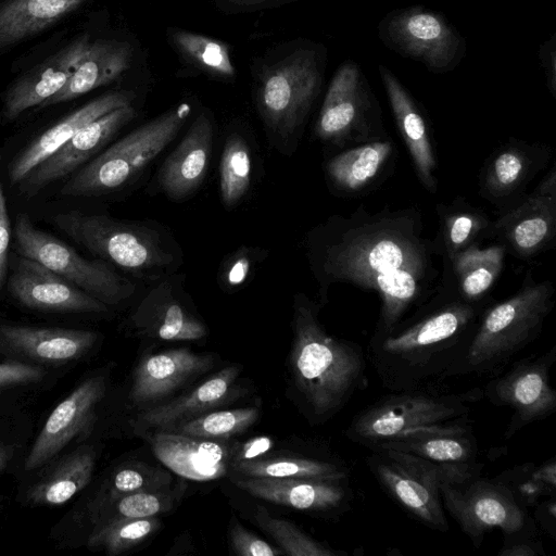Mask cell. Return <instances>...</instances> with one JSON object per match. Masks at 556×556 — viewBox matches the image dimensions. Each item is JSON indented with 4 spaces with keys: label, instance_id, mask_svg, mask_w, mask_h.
I'll return each mask as SVG.
<instances>
[{
    "label": "cell",
    "instance_id": "6da1fadb",
    "mask_svg": "<svg viewBox=\"0 0 556 556\" xmlns=\"http://www.w3.org/2000/svg\"><path fill=\"white\" fill-rule=\"evenodd\" d=\"M324 245L321 274L378 292L381 306L376 329L387 330L422 306L438 277L434 248L422 236L416 213L354 212L338 218Z\"/></svg>",
    "mask_w": 556,
    "mask_h": 556
},
{
    "label": "cell",
    "instance_id": "7a4b0ae2",
    "mask_svg": "<svg viewBox=\"0 0 556 556\" xmlns=\"http://www.w3.org/2000/svg\"><path fill=\"white\" fill-rule=\"evenodd\" d=\"M479 303L460 296L422 305L387 330L375 329L366 359L383 388L417 390L454 377L477 329Z\"/></svg>",
    "mask_w": 556,
    "mask_h": 556
},
{
    "label": "cell",
    "instance_id": "3957f363",
    "mask_svg": "<svg viewBox=\"0 0 556 556\" xmlns=\"http://www.w3.org/2000/svg\"><path fill=\"white\" fill-rule=\"evenodd\" d=\"M293 308V383L311 418L323 422L367 387L366 355L358 344L329 334L303 294L295 296Z\"/></svg>",
    "mask_w": 556,
    "mask_h": 556
},
{
    "label": "cell",
    "instance_id": "277c9868",
    "mask_svg": "<svg viewBox=\"0 0 556 556\" xmlns=\"http://www.w3.org/2000/svg\"><path fill=\"white\" fill-rule=\"evenodd\" d=\"M481 390L435 393L425 389L391 392L359 410L345 437L367 448L410 438L472 429L470 404Z\"/></svg>",
    "mask_w": 556,
    "mask_h": 556
},
{
    "label": "cell",
    "instance_id": "5b68a950",
    "mask_svg": "<svg viewBox=\"0 0 556 556\" xmlns=\"http://www.w3.org/2000/svg\"><path fill=\"white\" fill-rule=\"evenodd\" d=\"M548 281L530 279L509 299L484 308L455 376H495L534 341L554 306Z\"/></svg>",
    "mask_w": 556,
    "mask_h": 556
},
{
    "label": "cell",
    "instance_id": "8992f818",
    "mask_svg": "<svg viewBox=\"0 0 556 556\" xmlns=\"http://www.w3.org/2000/svg\"><path fill=\"white\" fill-rule=\"evenodd\" d=\"M53 223L100 260L140 278H159L176 260L162 235L141 224L77 211L59 213Z\"/></svg>",
    "mask_w": 556,
    "mask_h": 556
},
{
    "label": "cell",
    "instance_id": "52a82bcc",
    "mask_svg": "<svg viewBox=\"0 0 556 556\" xmlns=\"http://www.w3.org/2000/svg\"><path fill=\"white\" fill-rule=\"evenodd\" d=\"M190 113L181 103L134 129L80 169L61 194L91 197L125 187L176 138Z\"/></svg>",
    "mask_w": 556,
    "mask_h": 556
},
{
    "label": "cell",
    "instance_id": "ba28073f",
    "mask_svg": "<svg viewBox=\"0 0 556 556\" xmlns=\"http://www.w3.org/2000/svg\"><path fill=\"white\" fill-rule=\"evenodd\" d=\"M14 232L21 256L40 263L106 305L118 304L135 293L136 286L106 262L83 257L61 239L35 227L27 214L16 216Z\"/></svg>",
    "mask_w": 556,
    "mask_h": 556
},
{
    "label": "cell",
    "instance_id": "9c48e42d",
    "mask_svg": "<svg viewBox=\"0 0 556 556\" xmlns=\"http://www.w3.org/2000/svg\"><path fill=\"white\" fill-rule=\"evenodd\" d=\"M439 488L444 510L476 547L494 529H500L505 538H520L533 528L527 509L495 478L477 476L462 482L440 481Z\"/></svg>",
    "mask_w": 556,
    "mask_h": 556
},
{
    "label": "cell",
    "instance_id": "30bf717a",
    "mask_svg": "<svg viewBox=\"0 0 556 556\" xmlns=\"http://www.w3.org/2000/svg\"><path fill=\"white\" fill-rule=\"evenodd\" d=\"M319 85L312 51H295L266 70L257 90V108L276 141L290 142L299 132Z\"/></svg>",
    "mask_w": 556,
    "mask_h": 556
},
{
    "label": "cell",
    "instance_id": "8fae6325",
    "mask_svg": "<svg viewBox=\"0 0 556 556\" xmlns=\"http://www.w3.org/2000/svg\"><path fill=\"white\" fill-rule=\"evenodd\" d=\"M369 451L366 463L381 489L415 520L446 532L439 468L408 452L381 446Z\"/></svg>",
    "mask_w": 556,
    "mask_h": 556
},
{
    "label": "cell",
    "instance_id": "7c38bea8",
    "mask_svg": "<svg viewBox=\"0 0 556 556\" xmlns=\"http://www.w3.org/2000/svg\"><path fill=\"white\" fill-rule=\"evenodd\" d=\"M555 361L556 346H552L540 355L518 361L485 384L482 395L491 404L513 410L504 432L505 439L555 412L556 392L551 384V369Z\"/></svg>",
    "mask_w": 556,
    "mask_h": 556
},
{
    "label": "cell",
    "instance_id": "4fadbf2b",
    "mask_svg": "<svg viewBox=\"0 0 556 556\" xmlns=\"http://www.w3.org/2000/svg\"><path fill=\"white\" fill-rule=\"evenodd\" d=\"M105 393L104 375L90 376L79 383L48 416L24 458L23 469L36 471L59 456L72 441L87 439Z\"/></svg>",
    "mask_w": 556,
    "mask_h": 556
},
{
    "label": "cell",
    "instance_id": "5bb4252c",
    "mask_svg": "<svg viewBox=\"0 0 556 556\" xmlns=\"http://www.w3.org/2000/svg\"><path fill=\"white\" fill-rule=\"evenodd\" d=\"M97 340L85 329L0 325V356L61 369L86 356Z\"/></svg>",
    "mask_w": 556,
    "mask_h": 556
},
{
    "label": "cell",
    "instance_id": "9a60e30c",
    "mask_svg": "<svg viewBox=\"0 0 556 556\" xmlns=\"http://www.w3.org/2000/svg\"><path fill=\"white\" fill-rule=\"evenodd\" d=\"M8 288L20 304L34 311L76 314H103L109 311L104 302L24 256L15 262Z\"/></svg>",
    "mask_w": 556,
    "mask_h": 556
},
{
    "label": "cell",
    "instance_id": "2e32d148",
    "mask_svg": "<svg viewBox=\"0 0 556 556\" xmlns=\"http://www.w3.org/2000/svg\"><path fill=\"white\" fill-rule=\"evenodd\" d=\"M556 176L552 168L536 189L505 213L493 227L519 257H531L544 249L555 237Z\"/></svg>",
    "mask_w": 556,
    "mask_h": 556
},
{
    "label": "cell",
    "instance_id": "e0dca14e",
    "mask_svg": "<svg viewBox=\"0 0 556 556\" xmlns=\"http://www.w3.org/2000/svg\"><path fill=\"white\" fill-rule=\"evenodd\" d=\"M231 480L239 489L254 497L311 513H344L353 500L349 480L330 481L239 475L232 476Z\"/></svg>",
    "mask_w": 556,
    "mask_h": 556
},
{
    "label": "cell",
    "instance_id": "ac0fdd59",
    "mask_svg": "<svg viewBox=\"0 0 556 556\" xmlns=\"http://www.w3.org/2000/svg\"><path fill=\"white\" fill-rule=\"evenodd\" d=\"M135 116L136 110L129 104L115 109L81 128L25 177L21 182L24 192L34 194L75 170L103 148Z\"/></svg>",
    "mask_w": 556,
    "mask_h": 556
},
{
    "label": "cell",
    "instance_id": "d6986e66",
    "mask_svg": "<svg viewBox=\"0 0 556 556\" xmlns=\"http://www.w3.org/2000/svg\"><path fill=\"white\" fill-rule=\"evenodd\" d=\"M213 140V121L203 111L157 172V186L168 199L181 201L199 189L210 166Z\"/></svg>",
    "mask_w": 556,
    "mask_h": 556
},
{
    "label": "cell",
    "instance_id": "ffe728a7",
    "mask_svg": "<svg viewBox=\"0 0 556 556\" xmlns=\"http://www.w3.org/2000/svg\"><path fill=\"white\" fill-rule=\"evenodd\" d=\"M130 320L140 334L163 341H194L207 333L205 324L178 296V281L174 278L155 283Z\"/></svg>",
    "mask_w": 556,
    "mask_h": 556
},
{
    "label": "cell",
    "instance_id": "44dd1931",
    "mask_svg": "<svg viewBox=\"0 0 556 556\" xmlns=\"http://www.w3.org/2000/svg\"><path fill=\"white\" fill-rule=\"evenodd\" d=\"M151 446L155 456L177 475L190 480L208 481L230 470L238 445L156 430Z\"/></svg>",
    "mask_w": 556,
    "mask_h": 556
},
{
    "label": "cell",
    "instance_id": "7402d4cb",
    "mask_svg": "<svg viewBox=\"0 0 556 556\" xmlns=\"http://www.w3.org/2000/svg\"><path fill=\"white\" fill-rule=\"evenodd\" d=\"M214 359L186 348L147 355L134 371L128 397L135 405L156 402L211 369Z\"/></svg>",
    "mask_w": 556,
    "mask_h": 556
},
{
    "label": "cell",
    "instance_id": "603a6c76",
    "mask_svg": "<svg viewBox=\"0 0 556 556\" xmlns=\"http://www.w3.org/2000/svg\"><path fill=\"white\" fill-rule=\"evenodd\" d=\"M89 43L90 37L81 35L20 77L5 93L4 117L14 119L60 91L77 68Z\"/></svg>",
    "mask_w": 556,
    "mask_h": 556
},
{
    "label": "cell",
    "instance_id": "cb8c5ba5",
    "mask_svg": "<svg viewBox=\"0 0 556 556\" xmlns=\"http://www.w3.org/2000/svg\"><path fill=\"white\" fill-rule=\"evenodd\" d=\"M134 97V92L129 90L111 91L62 118L33 140L13 161L9 173L11 184H21L36 166L51 156L81 128L115 109L131 104Z\"/></svg>",
    "mask_w": 556,
    "mask_h": 556
},
{
    "label": "cell",
    "instance_id": "d4e9b609",
    "mask_svg": "<svg viewBox=\"0 0 556 556\" xmlns=\"http://www.w3.org/2000/svg\"><path fill=\"white\" fill-rule=\"evenodd\" d=\"M379 446L408 452L430 460L440 470V481L462 482L480 476L483 466L478 458V443L472 429L432 433Z\"/></svg>",
    "mask_w": 556,
    "mask_h": 556
},
{
    "label": "cell",
    "instance_id": "484cf974",
    "mask_svg": "<svg viewBox=\"0 0 556 556\" xmlns=\"http://www.w3.org/2000/svg\"><path fill=\"white\" fill-rule=\"evenodd\" d=\"M239 372L240 368L236 365L223 368L189 393L141 412L134 427L141 430H165L212 412L231 399Z\"/></svg>",
    "mask_w": 556,
    "mask_h": 556
},
{
    "label": "cell",
    "instance_id": "4316f807",
    "mask_svg": "<svg viewBox=\"0 0 556 556\" xmlns=\"http://www.w3.org/2000/svg\"><path fill=\"white\" fill-rule=\"evenodd\" d=\"M97 454L91 445L83 444L39 468L37 479L25 492L28 506L63 505L91 481Z\"/></svg>",
    "mask_w": 556,
    "mask_h": 556
},
{
    "label": "cell",
    "instance_id": "83f0119b",
    "mask_svg": "<svg viewBox=\"0 0 556 556\" xmlns=\"http://www.w3.org/2000/svg\"><path fill=\"white\" fill-rule=\"evenodd\" d=\"M364 113L365 97L358 70L346 63L338 70L327 90L316 123V135L326 142L344 141L359 129Z\"/></svg>",
    "mask_w": 556,
    "mask_h": 556
},
{
    "label": "cell",
    "instance_id": "f1b7e54d",
    "mask_svg": "<svg viewBox=\"0 0 556 556\" xmlns=\"http://www.w3.org/2000/svg\"><path fill=\"white\" fill-rule=\"evenodd\" d=\"M131 59L132 48L128 42L112 39L90 41L64 87L40 106L70 101L112 83L128 70Z\"/></svg>",
    "mask_w": 556,
    "mask_h": 556
},
{
    "label": "cell",
    "instance_id": "f546056e",
    "mask_svg": "<svg viewBox=\"0 0 556 556\" xmlns=\"http://www.w3.org/2000/svg\"><path fill=\"white\" fill-rule=\"evenodd\" d=\"M383 83L397 123L415 165L419 180L433 192L437 188V161L424 117L396 78L381 67Z\"/></svg>",
    "mask_w": 556,
    "mask_h": 556
},
{
    "label": "cell",
    "instance_id": "4dcf8cb0",
    "mask_svg": "<svg viewBox=\"0 0 556 556\" xmlns=\"http://www.w3.org/2000/svg\"><path fill=\"white\" fill-rule=\"evenodd\" d=\"M393 40L422 58L433 66L446 64L454 52L455 40L451 29L435 14L413 11L401 15L390 25Z\"/></svg>",
    "mask_w": 556,
    "mask_h": 556
},
{
    "label": "cell",
    "instance_id": "1f68e13d",
    "mask_svg": "<svg viewBox=\"0 0 556 556\" xmlns=\"http://www.w3.org/2000/svg\"><path fill=\"white\" fill-rule=\"evenodd\" d=\"M545 154L539 147L509 143L490 160L481 178L484 197L491 201L515 195L540 167Z\"/></svg>",
    "mask_w": 556,
    "mask_h": 556
},
{
    "label": "cell",
    "instance_id": "d6a6232c",
    "mask_svg": "<svg viewBox=\"0 0 556 556\" xmlns=\"http://www.w3.org/2000/svg\"><path fill=\"white\" fill-rule=\"evenodd\" d=\"M87 0H5L0 4V48L35 35Z\"/></svg>",
    "mask_w": 556,
    "mask_h": 556
},
{
    "label": "cell",
    "instance_id": "836d02e7",
    "mask_svg": "<svg viewBox=\"0 0 556 556\" xmlns=\"http://www.w3.org/2000/svg\"><path fill=\"white\" fill-rule=\"evenodd\" d=\"M60 368H48L1 356L0 418L17 415L61 376Z\"/></svg>",
    "mask_w": 556,
    "mask_h": 556
},
{
    "label": "cell",
    "instance_id": "e575fe53",
    "mask_svg": "<svg viewBox=\"0 0 556 556\" xmlns=\"http://www.w3.org/2000/svg\"><path fill=\"white\" fill-rule=\"evenodd\" d=\"M230 469L239 476L294 478L341 481L349 480L350 468L336 457L251 458L233 462Z\"/></svg>",
    "mask_w": 556,
    "mask_h": 556
},
{
    "label": "cell",
    "instance_id": "d590c367",
    "mask_svg": "<svg viewBox=\"0 0 556 556\" xmlns=\"http://www.w3.org/2000/svg\"><path fill=\"white\" fill-rule=\"evenodd\" d=\"M505 245L480 249L472 244L451 261L458 283L459 296L479 303L494 285L504 265Z\"/></svg>",
    "mask_w": 556,
    "mask_h": 556
},
{
    "label": "cell",
    "instance_id": "8d00e7d4",
    "mask_svg": "<svg viewBox=\"0 0 556 556\" xmlns=\"http://www.w3.org/2000/svg\"><path fill=\"white\" fill-rule=\"evenodd\" d=\"M392 148L390 141H372L349 149L329 160L327 175L342 190H359L381 172Z\"/></svg>",
    "mask_w": 556,
    "mask_h": 556
},
{
    "label": "cell",
    "instance_id": "74e56055",
    "mask_svg": "<svg viewBox=\"0 0 556 556\" xmlns=\"http://www.w3.org/2000/svg\"><path fill=\"white\" fill-rule=\"evenodd\" d=\"M252 159L247 140L240 134L227 136L219 162V194L223 205L236 207L251 186Z\"/></svg>",
    "mask_w": 556,
    "mask_h": 556
},
{
    "label": "cell",
    "instance_id": "f35d334b",
    "mask_svg": "<svg viewBox=\"0 0 556 556\" xmlns=\"http://www.w3.org/2000/svg\"><path fill=\"white\" fill-rule=\"evenodd\" d=\"M160 526L156 517L109 520L90 528L86 546L89 549H102L111 556L119 555L143 542Z\"/></svg>",
    "mask_w": 556,
    "mask_h": 556
},
{
    "label": "cell",
    "instance_id": "ab89813d",
    "mask_svg": "<svg viewBox=\"0 0 556 556\" xmlns=\"http://www.w3.org/2000/svg\"><path fill=\"white\" fill-rule=\"evenodd\" d=\"M523 506L534 507L543 496H555L556 460L551 458L539 466L532 463L515 466L494 477Z\"/></svg>",
    "mask_w": 556,
    "mask_h": 556
},
{
    "label": "cell",
    "instance_id": "60d3db41",
    "mask_svg": "<svg viewBox=\"0 0 556 556\" xmlns=\"http://www.w3.org/2000/svg\"><path fill=\"white\" fill-rule=\"evenodd\" d=\"M258 416L257 407L212 410L165 431L201 439H229L251 428Z\"/></svg>",
    "mask_w": 556,
    "mask_h": 556
},
{
    "label": "cell",
    "instance_id": "b9f144b4",
    "mask_svg": "<svg viewBox=\"0 0 556 556\" xmlns=\"http://www.w3.org/2000/svg\"><path fill=\"white\" fill-rule=\"evenodd\" d=\"M170 37L178 52L198 68L216 77H233L235 67L224 42L179 29Z\"/></svg>",
    "mask_w": 556,
    "mask_h": 556
},
{
    "label": "cell",
    "instance_id": "7bdbcfd3",
    "mask_svg": "<svg viewBox=\"0 0 556 556\" xmlns=\"http://www.w3.org/2000/svg\"><path fill=\"white\" fill-rule=\"evenodd\" d=\"M170 477L154 468L123 467L106 479L83 507L111 503L124 495L167 488Z\"/></svg>",
    "mask_w": 556,
    "mask_h": 556
},
{
    "label": "cell",
    "instance_id": "ee69618b",
    "mask_svg": "<svg viewBox=\"0 0 556 556\" xmlns=\"http://www.w3.org/2000/svg\"><path fill=\"white\" fill-rule=\"evenodd\" d=\"M255 522L268 533L281 547L285 554L290 556H340L344 552L332 549L314 540L303 532L293 522L271 517L267 510L257 506L254 514Z\"/></svg>",
    "mask_w": 556,
    "mask_h": 556
},
{
    "label": "cell",
    "instance_id": "f6af8a7d",
    "mask_svg": "<svg viewBox=\"0 0 556 556\" xmlns=\"http://www.w3.org/2000/svg\"><path fill=\"white\" fill-rule=\"evenodd\" d=\"M440 215L443 245L450 261L459 252L476 244L475 240L489 225L482 213L467 204H454L443 208Z\"/></svg>",
    "mask_w": 556,
    "mask_h": 556
},
{
    "label": "cell",
    "instance_id": "bcb514c9",
    "mask_svg": "<svg viewBox=\"0 0 556 556\" xmlns=\"http://www.w3.org/2000/svg\"><path fill=\"white\" fill-rule=\"evenodd\" d=\"M230 544L238 555L242 556H278L282 549L271 546L266 541L247 530L240 522L232 521L229 530Z\"/></svg>",
    "mask_w": 556,
    "mask_h": 556
},
{
    "label": "cell",
    "instance_id": "7dc6e473",
    "mask_svg": "<svg viewBox=\"0 0 556 556\" xmlns=\"http://www.w3.org/2000/svg\"><path fill=\"white\" fill-rule=\"evenodd\" d=\"M254 253L251 249H241L233 253L226 262L222 278L229 288H237L243 283L254 264Z\"/></svg>",
    "mask_w": 556,
    "mask_h": 556
},
{
    "label": "cell",
    "instance_id": "c3c4849f",
    "mask_svg": "<svg viewBox=\"0 0 556 556\" xmlns=\"http://www.w3.org/2000/svg\"><path fill=\"white\" fill-rule=\"evenodd\" d=\"M10 240V218L3 186L0 180V292L7 277Z\"/></svg>",
    "mask_w": 556,
    "mask_h": 556
},
{
    "label": "cell",
    "instance_id": "681fc988",
    "mask_svg": "<svg viewBox=\"0 0 556 556\" xmlns=\"http://www.w3.org/2000/svg\"><path fill=\"white\" fill-rule=\"evenodd\" d=\"M10 425H0V473L9 469L14 460L22 454L25 440L12 434Z\"/></svg>",
    "mask_w": 556,
    "mask_h": 556
},
{
    "label": "cell",
    "instance_id": "f907efd6",
    "mask_svg": "<svg viewBox=\"0 0 556 556\" xmlns=\"http://www.w3.org/2000/svg\"><path fill=\"white\" fill-rule=\"evenodd\" d=\"M498 556H541L545 555L540 541L532 539L505 538V543L497 553Z\"/></svg>",
    "mask_w": 556,
    "mask_h": 556
},
{
    "label": "cell",
    "instance_id": "816d5d0a",
    "mask_svg": "<svg viewBox=\"0 0 556 556\" xmlns=\"http://www.w3.org/2000/svg\"><path fill=\"white\" fill-rule=\"evenodd\" d=\"M273 441L267 437L254 438L242 445H238L232 462L260 457L269 451ZM231 466V465H230Z\"/></svg>",
    "mask_w": 556,
    "mask_h": 556
},
{
    "label": "cell",
    "instance_id": "f5cc1de1",
    "mask_svg": "<svg viewBox=\"0 0 556 556\" xmlns=\"http://www.w3.org/2000/svg\"><path fill=\"white\" fill-rule=\"evenodd\" d=\"M536 518L541 526L549 531L555 536V521H556V502L555 496H551L549 500L539 502L536 505Z\"/></svg>",
    "mask_w": 556,
    "mask_h": 556
},
{
    "label": "cell",
    "instance_id": "db71d44e",
    "mask_svg": "<svg viewBox=\"0 0 556 556\" xmlns=\"http://www.w3.org/2000/svg\"><path fill=\"white\" fill-rule=\"evenodd\" d=\"M226 1L235 3V4H240V5H256V4H262V3L273 2V1H278V0H226Z\"/></svg>",
    "mask_w": 556,
    "mask_h": 556
},
{
    "label": "cell",
    "instance_id": "11a10c76",
    "mask_svg": "<svg viewBox=\"0 0 556 556\" xmlns=\"http://www.w3.org/2000/svg\"><path fill=\"white\" fill-rule=\"evenodd\" d=\"M0 504H1V502H0Z\"/></svg>",
    "mask_w": 556,
    "mask_h": 556
}]
</instances>
